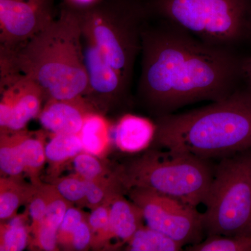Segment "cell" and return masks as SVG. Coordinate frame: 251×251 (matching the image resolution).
Instances as JSON below:
<instances>
[{
  "label": "cell",
  "instance_id": "6da1fadb",
  "mask_svg": "<svg viewBox=\"0 0 251 251\" xmlns=\"http://www.w3.org/2000/svg\"><path fill=\"white\" fill-rule=\"evenodd\" d=\"M138 96L157 117L189 104L218 101L238 90L245 58L150 16L142 31Z\"/></svg>",
  "mask_w": 251,
  "mask_h": 251
},
{
  "label": "cell",
  "instance_id": "7a4b0ae2",
  "mask_svg": "<svg viewBox=\"0 0 251 251\" xmlns=\"http://www.w3.org/2000/svg\"><path fill=\"white\" fill-rule=\"evenodd\" d=\"M0 58L35 80L47 99L88 95L82 26L74 3L64 4L44 30L17 49H0Z\"/></svg>",
  "mask_w": 251,
  "mask_h": 251
},
{
  "label": "cell",
  "instance_id": "3957f363",
  "mask_svg": "<svg viewBox=\"0 0 251 251\" xmlns=\"http://www.w3.org/2000/svg\"><path fill=\"white\" fill-rule=\"evenodd\" d=\"M152 141L208 160L251 148V95L238 90L203 108L157 117Z\"/></svg>",
  "mask_w": 251,
  "mask_h": 251
},
{
  "label": "cell",
  "instance_id": "277c9868",
  "mask_svg": "<svg viewBox=\"0 0 251 251\" xmlns=\"http://www.w3.org/2000/svg\"><path fill=\"white\" fill-rule=\"evenodd\" d=\"M82 37L131 86L135 62L141 51L142 31L150 17L145 1L93 0L75 4Z\"/></svg>",
  "mask_w": 251,
  "mask_h": 251
},
{
  "label": "cell",
  "instance_id": "5b68a950",
  "mask_svg": "<svg viewBox=\"0 0 251 251\" xmlns=\"http://www.w3.org/2000/svg\"><path fill=\"white\" fill-rule=\"evenodd\" d=\"M214 173L208 160L173 150H150L125 167L119 181L127 190L148 188L197 207L205 202Z\"/></svg>",
  "mask_w": 251,
  "mask_h": 251
},
{
  "label": "cell",
  "instance_id": "8992f818",
  "mask_svg": "<svg viewBox=\"0 0 251 251\" xmlns=\"http://www.w3.org/2000/svg\"><path fill=\"white\" fill-rule=\"evenodd\" d=\"M151 17L182 28L210 45L237 52L251 38L250 0H149Z\"/></svg>",
  "mask_w": 251,
  "mask_h": 251
},
{
  "label": "cell",
  "instance_id": "52a82bcc",
  "mask_svg": "<svg viewBox=\"0 0 251 251\" xmlns=\"http://www.w3.org/2000/svg\"><path fill=\"white\" fill-rule=\"evenodd\" d=\"M202 214L209 236L242 235L251 219V155L223 158L214 170Z\"/></svg>",
  "mask_w": 251,
  "mask_h": 251
},
{
  "label": "cell",
  "instance_id": "ba28073f",
  "mask_svg": "<svg viewBox=\"0 0 251 251\" xmlns=\"http://www.w3.org/2000/svg\"><path fill=\"white\" fill-rule=\"evenodd\" d=\"M132 202L139 206L147 226L186 244L201 242L202 214L195 206L143 188L128 190Z\"/></svg>",
  "mask_w": 251,
  "mask_h": 251
},
{
  "label": "cell",
  "instance_id": "9c48e42d",
  "mask_svg": "<svg viewBox=\"0 0 251 251\" xmlns=\"http://www.w3.org/2000/svg\"><path fill=\"white\" fill-rule=\"evenodd\" d=\"M56 16L54 0H0V49L15 50Z\"/></svg>",
  "mask_w": 251,
  "mask_h": 251
},
{
  "label": "cell",
  "instance_id": "30bf717a",
  "mask_svg": "<svg viewBox=\"0 0 251 251\" xmlns=\"http://www.w3.org/2000/svg\"><path fill=\"white\" fill-rule=\"evenodd\" d=\"M1 131H19L28 122L39 117L45 91L35 80L21 72L0 75Z\"/></svg>",
  "mask_w": 251,
  "mask_h": 251
},
{
  "label": "cell",
  "instance_id": "8fae6325",
  "mask_svg": "<svg viewBox=\"0 0 251 251\" xmlns=\"http://www.w3.org/2000/svg\"><path fill=\"white\" fill-rule=\"evenodd\" d=\"M90 91L87 98L120 102L126 99L130 85L108 64L96 46L83 39Z\"/></svg>",
  "mask_w": 251,
  "mask_h": 251
},
{
  "label": "cell",
  "instance_id": "7c38bea8",
  "mask_svg": "<svg viewBox=\"0 0 251 251\" xmlns=\"http://www.w3.org/2000/svg\"><path fill=\"white\" fill-rule=\"evenodd\" d=\"M94 108L86 97L66 100L49 99L38 118L42 126L53 134H79L85 119L96 112Z\"/></svg>",
  "mask_w": 251,
  "mask_h": 251
},
{
  "label": "cell",
  "instance_id": "4fadbf2b",
  "mask_svg": "<svg viewBox=\"0 0 251 251\" xmlns=\"http://www.w3.org/2000/svg\"><path fill=\"white\" fill-rule=\"evenodd\" d=\"M106 202L110 210V237L128 242L143 226L145 220L141 209L117 192L110 193Z\"/></svg>",
  "mask_w": 251,
  "mask_h": 251
},
{
  "label": "cell",
  "instance_id": "5bb4252c",
  "mask_svg": "<svg viewBox=\"0 0 251 251\" xmlns=\"http://www.w3.org/2000/svg\"><path fill=\"white\" fill-rule=\"evenodd\" d=\"M155 125L143 117L125 115L115 128V143L122 151L137 152L152 141Z\"/></svg>",
  "mask_w": 251,
  "mask_h": 251
},
{
  "label": "cell",
  "instance_id": "9a60e30c",
  "mask_svg": "<svg viewBox=\"0 0 251 251\" xmlns=\"http://www.w3.org/2000/svg\"><path fill=\"white\" fill-rule=\"evenodd\" d=\"M79 135L85 152L100 156L108 150L110 143L109 125L98 112H92L87 117Z\"/></svg>",
  "mask_w": 251,
  "mask_h": 251
},
{
  "label": "cell",
  "instance_id": "2e32d148",
  "mask_svg": "<svg viewBox=\"0 0 251 251\" xmlns=\"http://www.w3.org/2000/svg\"><path fill=\"white\" fill-rule=\"evenodd\" d=\"M14 133L26 173L30 175L32 184H41L39 174L46 159L42 142L28 134L24 129L14 131Z\"/></svg>",
  "mask_w": 251,
  "mask_h": 251
},
{
  "label": "cell",
  "instance_id": "e0dca14e",
  "mask_svg": "<svg viewBox=\"0 0 251 251\" xmlns=\"http://www.w3.org/2000/svg\"><path fill=\"white\" fill-rule=\"evenodd\" d=\"M35 185L27 186L17 180V177H1L0 179V219L14 217L18 207L29 202Z\"/></svg>",
  "mask_w": 251,
  "mask_h": 251
},
{
  "label": "cell",
  "instance_id": "ac0fdd59",
  "mask_svg": "<svg viewBox=\"0 0 251 251\" xmlns=\"http://www.w3.org/2000/svg\"><path fill=\"white\" fill-rule=\"evenodd\" d=\"M130 251H179L184 245L147 226L140 227L127 242Z\"/></svg>",
  "mask_w": 251,
  "mask_h": 251
},
{
  "label": "cell",
  "instance_id": "d6986e66",
  "mask_svg": "<svg viewBox=\"0 0 251 251\" xmlns=\"http://www.w3.org/2000/svg\"><path fill=\"white\" fill-rule=\"evenodd\" d=\"M83 150L79 134H54L45 148L46 159L52 165H59L74 158Z\"/></svg>",
  "mask_w": 251,
  "mask_h": 251
},
{
  "label": "cell",
  "instance_id": "ffe728a7",
  "mask_svg": "<svg viewBox=\"0 0 251 251\" xmlns=\"http://www.w3.org/2000/svg\"><path fill=\"white\" fill-rule=\"evenodd\" d=\"M29 232L25 216H16L0 227V251H21L27 247Z\"/></svg>",
  "mask_w": 251,
  "mask_h": 251
},
{
  "label": "cell",
  "instance_id": "44dd1931",
  "mask_svg": "<svg viewBox=\"0 0 251 251\" xmlns=\"http://www.w3.org/2000/svg\"><path fill=\"white\" fill-rule=\"evenodd\" d=\"M0 168L5 175L18 177L26 173L13 132L1 131Z\"/></svg>",
  "mask_w": 251,
  "mask_h": 251
},
{
  "label": "cell",
  "instance_id": "7402d4cb",
  "mask_svg": "<svg viewBox=\"0 0 251 251\" xmlns=\"http://www.w3.org/2000/svg\"><path fill=\"white\" fill-rule=\"evenodd\" d=\"M188 251H251V237L246 235L209 236L204 242L191 244Z\"/></svg>",
  "mask_w": 251,
  "mask_h": 251
},
{
  "label": "cell",
  "instance_id": "603a6c76",
  "mask_svg": "<svg viewBox=\"0 0 251 251\" xmlns=\"http://www.w3.org/2000/svg\"><path fill=\"white\" fill-rule=\"evenodd\" d=\"M69 206H69V201L59 194L54 186H49V198L47 209H46V215L40 225H44L46 227L58 232L59 226L62 224Z\"/></svg>",
  "mask_w": 251,
  "mask_h": 251
},
{
  "label": "cell",
  "instance_id": "cb8c5ba5",
  "mask_svg": "<svg viewBox=\"0 0 251 251\" xmlns=\"http://www.w3.org/2000/svg\"><path fill=\"white\" fill-rule=\"evenodd\" d=\"M88 224L94 235L92 243L100 244L110 239V210L106 202L94 208L93 211L89 216Z\"/></svg>",
  "mask_w": 251,
  "mask_h": 251
},
{
  "label": "cell",
  "instance_id": "d4e9b609",
  "mask_svg": "<svg viewBox=\"0 0 251 251\" xmlns=\"http://www.w3.org/2000/svg\"><path fill=\"white\" fill-rule=\"evenodd\" d=\"M49 198V185H35L29 202V215L30 216L31 231L38 228L46 215Z\"/></svg>",
  "mask_w": 251,
  "mask_h": 251
},
{
  "label": "cell",
  "instance_id": "484cf974",
  "mask_svg": "<svg viewBox=\"0 0 251 251\" xmlns=\"http://www.w3.org/2000/svg\"><path fill=\"white\" fill-rule=\"evenodd\" d=\"M74 166L77 174L82 179L92 181L103 179V167L91 153H79L74 158Z\"/></svg>",
  "mask_w": 251,
  "mask_h": 251
},
{
  "label": "cell",
  "instance_id": "4316f807",
  "mask_svg": "<svg viewBox=\"0 0 251 251\" xmlns=\"http://www.w3.org/2000/svg\"><path fill=\"white\" fill-rule=\"evenodd\" d=\"M54 187L69 202L85 201V180L79 176H67L56 181Z\"/></svg>",
  "mask_w": 251,
  "mask_h": 251
},
{
  "label": "cell",
  "instance_id": "83f0119b",
  "mask_svg": "<svg viewBox=\"0 0 251 251\" xmlns=\"http://www.w3.org/2000/svg\"><path fill=\"white\" fill-rule=\"evenodd\" d=\"M85 219L82 211L76 208L69 206L59 226L57 232V244L63 247L68 248L72 234Z\"/></svg>",
  "mask_w": 251,
  "mask_h": 251
},
{
  "label": "cell",
  "instance_id": "f1b7e54d",
  "mask_svg": "<svg viewBox=\"0 0 251 251\" xmlns=\"http://www.w3.org/2000/svg\"><path fill=\"white\" fill-rule=\"evenodd\" d=\"M92 232L88 221L85 219L78 225L72 234L68 249L75 251H83L92 244Z\"/></svg>",
  "mask_w": 251,
  "mask_h": 251
},
{
  "label": "cell",
  "instance_id": "f546056e",
  "mask_svg": "<svg viewBox=\"0 0 251 251\" xmlns=\"http://www.w3.org/2000/svg\"><path fill=\"white\" fill-rule=\"evenodd\" d=\"M103 180H85V202L92 209L103 204L105 198L106 185Z\"/></svg>",
  "mask_w": 251,
  "mask_h": 251
},
{
  "label": "cell",
  "instance_id": "4dcf8cb0",
  "mask_svg": "<svg viewBox=\"0 0 251 251\" xmlns=\"http://www.w3.org/2000/svg\"><path fill=\"white\" fill-rule=\"evenodd\" d=\"M244 78L249 86V92L251 95V56L244 59Z\"/></svg>",
  "mask_w": 251,
  "mask_h": 251
},
{
  "label": "cell",
  "instance_id": "1f68e13d",
  "mask_svg": "<svg viewBox=\"0 0 251 251\" xmlns=\"http://www.w3.org/2000/svg\"><path fill=\"white\" fill-rule=\"evenodd\" d=\"M242 235L250 236L251 237V219Z\"/></svg>",
  "mask_w": 251,
  "mask_h": 251
}]
</instances>
